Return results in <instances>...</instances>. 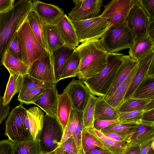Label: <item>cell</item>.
<instances>
[{
  "instance_id": "40",
  "label": "cell",
  "mask_w": 154,
  "mask_h": 154,
  "mask_svg": "<svg viewBox=\"0 0 154 154\" xmlns=\"http://www.w3.org/2000/svg\"><path fill=\"white\" fill-rule=\"evenodd\" d=\"M46 89L38 88L33 89L24 93L18 95L17 100L26 105L34 104L41 97Z\"/></svg>"
},
{
  "instance_id": "35",
  "label": "cell",
  "mask_w": 154,
  "mask_h": 154,
  "mask_svg": "<svg viewBox=\"0 0 154 154\" xmlns=\"http://www.w3.org/2000/svg\"><path fill=\"white\" fill-rule=\"evenodd\" d=\"M98 97L90 94L87 104L83 112V129L93 127L95 106Z\"/></svg>"
},
{
  "instance_id": "53",
  "label": "cell",
  "mask_w": 154,
  "mask_h": 154,
  "mask_svg": "<svg viewBox=\"0 0 154 154\" xmlns=\"http://www.w3.org/2000/svg\"><path fill=\"white\" fill-rule=\"evenodd\" d=\"M85 154H110L104 149L99 147L93 148L87 151Z\"/></svg>"
},
{
  "instance_id": "16",
  "label": "cell",
  "mask_w": 154,
  "mask_h": 154,
  "mask_svg": "<svg viewBox=\"0 0 154 154\" xmlns=\"http://www.w3.org/2000/svg\"><path fill=\"white\" fill-rule=\"evenodd\" d=\"M154 51H153L138 61L136 71L124 97L123 101L131 97L138 86L147 76L148 70L152 60L154 59Z\"/></svg>"
},
{
  "instance_id": "11",
  "label": "cell",
  "mask_w": 154,
  "mask_h": 154,
  "mask_svg": "<svg viewBox=\"0 0 154 154\" xmlns=\"http://www.w3.org/2000/svg\"><path fill=\"white\" fill-rule=\"evenodd\" d=\"M150 18L137 2L129 11L125 22L132 35L134 40L146 34V29Z\"/></svg>"
},
{
  "instance_id": "3",
  "label": "cell",
  "mask_w": 154,
  "mask_h": 154,
  "mask_svg": "<svg viewBox=\"0 0 154 154\" xmlns=\"http://www.w3.org/2000/svg\"><path fill=\"white\" fill-rule=\"evenodd\" d=\"M122 54L110 53L106 66L96 75L83 82L91 94L104 98L110 88L122 62Z\"/></svg>"
},
{
  "instance_id": "48",
  "label": "cell",
  "mask_w": 154,
  "mask_h": 154,
  "mask_svg": "<svg viewBox=\"0 0 154 154\" xmlns=\"http://www.w3.org/2000/svg\"><path fill=\"white\" fill-rule=\"evenodd\" d=\"M14 2V0H0V14L12 8L15 4Z\"/></svg>"
},
{
  "instance_id": "54",
  "label": "cell",
  "mask_w": 154,
  "mask_h": 154,
  "mask_svg": "<svg viewBox=\"0 0 154 154\" xmlns=\"http://www.w3.org/2000/svg\"><path fill=\"white\" fill-rule=\"evenodd\" d=\"M140 150V145L129 146L125 154H139Z\"/></svg>"
},
{
  "instance_id": "10",
  "label": "cell",
  "mask_w": 154,
  "mask_h": 154,
  "mask_svg": "<svg viewBox=\"0 0 154 154\" xmlns=\"http://www.w3.org/2000/svg\"><path fill=\"white\" fill-rule=\"evenodd\" d=\"M75 4L67 15L72 21H79L99 16L103 5V0H74Z\"/></svg>"
},
{
  "instance_id": "55",
  "label": "cell",
  "mask_w": 154,
  "mask_h": 154,
  "mask_svg": "<svg viewBox=\"0 0 154 154\" xmlns=\"http://www.w3.org/2000/svg\"><path fill=\"white\" fill-rule=\"evenodd\" d=\"M147 76L154 77V59L151 62L148 70Z\"/></svg>"
},
{
  "instance_id": "2",
  "label": "cell",
  "mask_w": 154,
  "mask_h": 154,
  "mask_svg": "<svg viewBox=\"0 0 154 154\" xmlns=\"http://www.w3.org/2000/svg\"><path fill=\"white\" fill-rule=\"evenodd\" d=\"M32 1H19L9 10L0 14V67L12 38L32 11Z\"/></svg>"
},
{
  "instance_id": "32",
  "label": "cell",
  "mask_w": 154,
  "mask_h": 154,
  "mask_svg": "<svg viewBox=\"0 0 154 154\" xmlns=\"http://www.w3.org/2000/svg\"><path fill=\"white\" fill-rule=\"evenodd\" d=\"M141 121L129 123H118L104 128L100 131L102 133H114L119 134L125 137L127 141Z\"/></svg>"
},
{
  "instance_id": "43",
  "label": "cell",
  "mask_w": 154,
  "mask_h": 154,
  "mask_svg": "<svg viewBox=\"0 0 154 154\" xmlns=\"http://www.w3.org/2000/svg\"><path fill=\"white\" fill-rule=\"evenodd\" d=\"M66 152L69 154H78L77 147L72 135L61 143L56 149V154H62Z\"/></svg>"
},
{
  "instance_id": "41",
  "label": "cell",
  "mask_w": 154,
  "mask_h": 154,
  "mask_svg": "<svg viewBox=\"0 0 154 154\" xmlns=\"http://www.w3.org/2000/svg\"><path fill=\"white\" fill-rule=\"evenodd\" d=\"M143 110L119 113L118 119L120 123L138 122L141 121Z\"/></svg>"
},
{
  "instance_id": "60",
  "label": "cell",
  "mask_w": 154,
  "mask_h": 154,
  "mask_svg": "<svg viewBox=\"0 0 154 154\" xmlns=\"http://www.w3.org/2000/svg\"><path fill=\"white\" fill-rule=\"evenodd\" d=\"M62 154H69L68 153H67L66 152H63V153Z\"/></svg>"
},
{
  "instance_id": "5",
  "label": "cell",
  "mask_w": 154,
  "mask_h": 154,
  "mask_svg": "<svg viewBox=\"0 0 154 154\" xmlns=\"http://www.w3.org/2000/svg\"><path fill=\"white\" fill-rule=\"evenodd\" d=\"M17 32L21 45L22 61L30 66L47 51L35 37L26 20Z\"/></svg>"
},
{
  "instance_id": "14",
  "label": "cell",
  "mask_w": 154,
  "mask_h": 154,
  "mask_svg": "<svg viewBox=\"0 0 154 154\" xmlns=\"http://www.w3.org/2000/svg\"><path fill=\"white\" fill-rule=\"evenodd\" d=\"M32 11L35 12L44 23L55 25L64 14L62 9L56 5L36 0L32 1Z\"/></svg>"
},
{
  "instance_id": "36",
  "label": "cell",
  "mask_w": 154,
  "mask_h": 154,
  "mask_svg": "<svg viewBox=\"0 0 154 154\" xmlns=\"http://www.w3.org/2000/svg\"><path fill=\"white\" fill-rule=\"evenodd\" d=\"M150 101L130 98L123 101L117 108V110L119 113H122L143 110Z\"/></svg>"
},
{
  "instance_id": "44",
  "label": "cell",
  "mask_w": 154,
  "mask_h": 154,
  "mask_svg": "<svg viewBox=\"0 0 154 154\" xmlns=\"http://www.w3.org/2000/svg\"><path fill=\"white\" fill-rule=\"evenodd\" d=\"M137 2L150 19L154 18V0H137Z\"/></svg>"
},
{
  "instance_id": "27",
  "label": "cell",
  "mask_w": 154,
  "mask_h": 154,
  "mask_svg": "<svg viewBox=\"0 0 154 154\" xmlns=\"http://www.w3.org/2000/svg\"><path fill=\"white\" fill-rule=\"evenodd\" d=\"M131 98L147 100L154 99V77L147 76L144 79Z\"/></svg>"
},
{
  "instance_id": "50",
  "label": "cell",
  "mask_w": 154,
  "mask_h": 154,
  "mask_svg": "<svg viewBox=\"0 0 154 154\" xmlns=\"http://www.w3.org/2000/svg\"><path fill=\"white\" fill-rule=\"evenodd\" d=\"M141 120L154 122V109L144 112L142 115Z\"/></svg>"
},
{
  "instance_id": "49",
  "label": "cell",
  "mask_w": 154,
  "mask_h": 154,
  "mask_svg": "<svg viewBox=\"0 0 154 154\" xmlns=\"http://www.w3.org/2000/svg\"><path fill=\"white\" fill-rule=\"evenodd\" d=\"M154 139H153L140 144L139 154H146L154 144Z\"/></svg>"
},
{
  "instance_id": "58",
  "label": "cell",
  "mask_w": 154,
  "mask_h": 154,
  "mask_svg": "<svg viewBox=\"0 0 154 154\" xmlns=\"http://www.w3.org/2000/svg\"><path fill=\"white\" fill-rule=\"evenodd\" d=\"M41 154H56V150L52 152L48 153H42Z\"/></svg>"
},
{
  "instance_id": "6",
  "label": "cell",
  "mask_w": 154,
  "mask_h": 154,
  "mask_svg": "<svg viewBox=\"0 0 154 154\" xmlns=\"http://www.w3.org/2000/svg\"><path fill=\"white\" fill-rule=\"evenodd\" d=\"M100 40L107 51L112 53L129 48L134 39L125 22L118 26H111Z\"/></svg>"
},
{
  "instance_id": "38",
  "label": "cell",
  "mask_w": 154,
  "mask_h": 154,
  "mask_svg": "<svg viewBox=\"0 0 154 154\" xmlns=\"http://www.w3.org/2000/svg\"><path fill=\"white\" fill-rule=\"evenodd\" d=\"M83 114L82 112L72 109L68 123L64 131L61 143L72 135L80 116Z\"/></svg>"
},
{
  "instance_id": "12",
  "label": "cell",
  "mask_w": 154,
  "mask_h": 154,
  "mask_svg": "<svg viewBox=\"0 0 154 154\" xmlns=\"http://www.w3.org/2000/svg\"><path fill=\"white\" fill-rule=\"evenodd\" d=\"M63 91L68 94L71 102L72 109L83 112L91 94L83 82L73 79Z\"/></svg>"
},
{
  "instance_id": "59",
  "label": "cell",
  "mask_w": 154,
  "mask_h": 154,
  "mask_svg": "<svg viewBox=\"0 0 154 154\" xmlns=\"http://www.w3.org/2000/svg\"><path fill=\"white\" fill-rule=\"evenodd\" d=\"M78 154H85V153L83 151H82L80 152H78Z\"/></svg>"
},
{
  "instance_id": "34",
  "label": "cell",
  "mask_w": 154,
  "mask_h": 154,
  "mask_svg": "<svg viewBox=\"0 0 154 154\" xmlns=\"http://www.w3.org/2000/svg\"><path fill=\"white\" fill-rule=\"evenodd\" d=\"M34 35L40 43L47 51V47L44 39L43 32V23L36 14L31 11L26 19Z\"/></svg>"
},
{
  "instance_id": "42",
  "label": "cell",
  "mask_w": 154,
  "mask_h": 154,
  "mask_svg": "<svg viewBox=\"0 0 154 154\" xmlns=\"http://www.w3.org/2000/svg\"><path fill=\"white\" fill-rule=\"evenodd\" d=\"M6 52L23 61L21 45L17 32L13 37Z\"/></svg>"
},
{
  "instance_id": "17",
  "label": "cell",
  "mask_w": 154,
  "mask_h": 154,
  "mask_svg": "<svg viewBox=\"0 0 154 154\" xmlns=\"http://www.w3.org/2000/svg\"><path fill=\"white\" fill-rule=\"evenodd\" d=\"M122 63L117 71L110 88L103 98L105 100L112 95L137 64L138 61L131 58L129 55L122 54Z\"/></svg>"
},
{
  "instance_id": "46",
  "label": "cell",
  "mask_w": 154,
  "mask_h": 154,
  "mask_svg": "<svg viewBox=\"0 0 154 154\" xmlns=\"http://www.w3.org/2000/svg\"><path fill=\"white\" fill-rule=\"evenodd\" d=\"M13 142L8 140L0 141V154H14Z\"/></svg>"
},
{
  "instance_id": "4",
  "label": "cell",
  "mask_w": 154,
  "mask_h": 154,
  "mask_svg": "<svg viewBox=\"0 0 154 154\" xmlns=\"http://www.w3.org/2000/svg\"><path fill=\"white\" fill-rule=\"evenodd\" d=\"M64 130L57 117L46 114L38 139L42 153L54 151L61 144Z\"/></svg>"
},
{
  "instance_id": "28",
  "label": "cell",
  "mask_w": 154,
  "mask_h": 154,
  "mask_svg": "<svg viewBox=\"0 0 154 154\" xmlns=\"http://www.w3.org/2000/svg\"><path fill=\"white\" fill-rule=\"evenodd\" d=\"M137 65V64L132 70L127 79L118 86L112 95L105 100L112 107L117 108L123 101L124 97L136 71Z\"/></svg>"
},
{
  "instance_id": "57",
  "label": "cell",
  "mask_w": 154,
  "mask_h": 154,
  "mask_svg": "<svg viewBox=\"0 0 154 154\" xmlns=\"http://www.w3.org/2000/svg\"><path fill=\"white\" fill-rule=\"evenodd\" d=\"M146 154H154V144L152 145L151 148Z\"/></svg>"
},
{
  "instance_id": "31",
  "label": "cell",
  "mask_w": 154,
  "mask_h": 154,
  "mask_svg": "<svg viewBox=\"0 0 154 154\" xmlns=\"http://www.w3.org/2000/svg\"><path fill=\"white\" fill-rule=\"evenodd\" d=\"M3 65L7 69L10 74L20 75L22 76L28 73L30 67L7 52L4 55Z\"/></svg>"
},
{
  "instance_id": "30",
  "label": "cell",
  "mask_w": 154,
  "mask_h": 154,
  "mask_svg": "<svg viewBox=\"0 0 154 154\" xmlns=\"http://www.w3.org/2000/svg\"><path fill=\"white\" fill-rule=\"evenodd\" d=\"M56 85L55 83L48 82L39 80L27 73L22 76L21 86L18 95L22 94L35 89L52 88L56 87Z\"/></svg>"
},
{
  "instance_id": "9",
  "label": "cell",
  "mask_w": 154,
  "mask_h": 154,
  "mask_svg": "<svg viewBox=\"0 0 154 154\" xmlns=\"http://www.w3.org/2000/svg\"><path fill=\"white\" fill-rule=\"evenodd\" d=\"M137 0H112L104 6V10L100 15L108 18L112 26H116L125 22L131 8Z\"/></svg>"
},
{
  "instance_id": "39",
  "label": "cell",
  "mask_w": 154,
  "mask_h": 154,
  "mask_svg": "<svg viewBox=\"0 0 154 154\" xmlns=\"http://www.w3.org/2000/svg\"><path fill=\"white\" fill-rule=\"evenodd\" d=\"M82 148L84 153L96 147L104 149L102 144L96 138L88 132L85 129H83L81 136Z\"/></svg>"
},
{
  "instance_id": "21",
  "label": "cell",
  "mask_w": 154,
  "mask_h": 154,
  "mask_svg": "<svg viewBox=\"0 0 154 154\" xmlns=\"http://www.w3.org/2000/svg\"><path fill=\"white\" fill-rule=\"evenodd\" d=\"M103 145L104 149L110 154H125L129 146L126 142L115 141L105 136L93 127L85 128Z\"/></svg>"
},
{
  "instance_id": "56",
  "label": "cell",
  "mask_w": 154,
  "mask_h": 154,
  "mask_svg": "<svg viewBox=\"0 0 154 154\" xmlns=\"http://www.w3.org/2000/svg\"><path fill=\"white\" fill-rule=\"evenodd\" d=\"M154 109V99L151 100L146 105L143 110L146 112Z\"/></svg>"
},
{
  "instance_id": "61",
  "label": "cell",
  "mask_w": 154,
  "mask_h": 154,
  "mask_svg": "<svg viewBox=\"0 0 154 154\" xmlns=\"http://www.w3.org/2000/svg\"></svg>"
},
{
  "instance_id": "45",
  "label": "cell",
  "mask_w": 154,
  "mask_h": 154,
  "mask_svg": "<svg viewBox=\"0 0 154 154\" xmlns=\"http://www.w3.org/2000/svg\"><path fill=\"white\" fill-rule=\"evenodd\" d=\"M119 122L118 119L114 120H102L96 119L94 121L93 127L96 130L100 131L104 128Z\"/></svg>"
},
{
  "instance_id": "7",
  "label": "cell",
  "mask_w": 154,
  "mask_h": 154,
  "mask_svg": "<svg viewBox=\"0 0 154 154\" xmlns=\"http://www.w3.org/2000/svg\"><path fill=\"white\" fill-rule=\"evenodd\" d=\"M20 103L8 115L5 122V135L14 143L32 138L25 123L26 109Z\"/></svg>"
},
{
  "instance_id": "23",
  "label": "cell",
  "mask_w": 154,
  "mask_h": 154,
  "mask_svg": "<svg viewBox=\"0 0 154 154\" xmlns=\"http://www.w3.org/2000/svg\"><path fill=\"white\" fill-rule=\"evenodd\" d=\"M43 112L37 106L31 107L26 110L25 123L31 137L38 139L42 126Z\"/></svg>"
},
{
  "instance_id": "19",
  "label": "cell",
  "mask_w": 154,
  "mask_h": 154,
  "mask_svg": "<svg viewBox=\"0 0 154 154\" xmlns=\"http://www.w3.org/2000/svg\"><path fill=\"white\" fill-rule=\"evenodd\" d=\"M154 40L147 34L140 36L133 40L129 48V56L138 61L154 51Z\"/></svg>"
},
{
  "instance_id": "33",
  "label": "cell",
  "mask_w": 154,
  "mask_h": 154,
  "mask_svg": "<svg viewBox=\"0 0 154 154\" xmlns=\"http://www.w3.org/2000/svg\"><path fill=\"white\" fill-rule=\"evenodd\" d=\"M22 76L20 75L10 74L3 97L4 105H8L13 96L19 92L21 86Z\"/></svg>"
},
{
  "instance_id": "1",
  "label": "cell",
  "mask_w": 154,
  "mask_h": 154,
  "mask_svg": "<svg viewBox=\"0 0 154 154\" xmlns=\"http://www.w3.org/2000/svg\"><path fill=\"white\" fill-rule=\"evenodd\" d=\"M75 49L79 51L80 58L75 77L83 82L98 74L107 64L110 53L100 39L82 42Z\"/></svg>"
},
{
  "instance_id": "51",
  "label": "cell",
  "mask_w": 154,
  "mask_h": 154,
  "mask_svg": "<svg viewBox=\"0 0 154 154\" xmlns=\"http://www.w3.org/2000/svg\"><path fill=\"white\" fill-rule=\"evenodd\" d=\"M102 133L105 136L115 141L119 142L127 141V139L125 137L119 134L114 133Z\"/></svg>"
},
{
  "instance_id": "26",
  "label": "cell",
  "mask_w": 154,
  "mask_h": 154,
  "mask_svg": "<svg viewBox=\"0 0 154 154\" xmlns=\"http://www.w3.org/2000/svg\"><path fill=\"white\" fill-rule=\"evenodd\" d=\"M118 117L117 108L112 106L103 98L98 97L95 106L94 119L114 120Z\"/></svg>"
},
{
  "instance_id": "13",
  "label": "cell",
  "mask_w": 154,
  "mask_h": 154,
  "mask_svg": "<svg viewBox=\"0 0 154 154\" xmlns=\"http://www.w3.org/2000/svg\"><path fill=\"white\" fill-rule=\"evenodd\" d=\"M28 73L39 80L55 83L51 56L48 51L33 63L29 69Z\"/></svg>"
},
{
  "instance_id": "22",
  "label": "cell",
  "mask_w": 154,
  "mask_h": 154,
  "mask_svg": "<svg viewBox=\"0 0 154 154\" xmlns=\"http://www.w3.org/2000/svg\"><path fill=\"white\" fill-rule=\"evenodd\" d=\"M154 139V122L142 121L137 127L127 143L129 146L140 145Z\"/></svg>"
},
{
  "instance_id": "20",
  "label": "cell",
  "mask_w": 154,
  "mask_h": 154,
  "mask_svg": "<svg viewBox=\"0 0 154 154\" xmlns=\"http://www.w3.org/2000/svg\"><path fill=\"white\" fill-rule=\"evenodd\" d=\"M59 94L56 87L46 89L34 104L40 108L46 114L57 117L56 112Z\"/></svg>"
},
{
  "instance_id": "25",
  "label": "cell",
  "mask_w": 154,
  "mask_h": 154,
  "mask_svg": "<svg viewBox=\"0 0 154 154\" xmlns=\"http://www.w3.org/2000/svg\"><path fill=\"white\" fill-rule=\"evenodd\" d=\"M70 99L64 91L59 94L57 109V118L64 131L68 123L72 110Z\"/></svg>"
},
{
  "instance_id": "18",
  "label": "cell",
  "mask_w": 154,
  "mask_h": 154,
  "mask_svg": "<svg viewBox=\"0 0 154 154\" xmlns=\"http://www.w3.org/2000/svg\"><path fill=\"white\" fill-rule=\"evenodd\" d=\"M56 25L64 45L74 49L79 46V42L72 21L64 14Z\"/></svg>"
},
{
  "instance_id": "24",
  "label": "cell",
  "mask_w": 154,
  "mask_h": 154,
  "mask_svg": "<svg viewBox=\"0 0 154 154\" xmlns=\"http://www.w3.org/2000/svg\"><path fill=\"white\" fill-rule=\"evenodd\" d=\"M43 32L47 51L50 55L55 50L64 45L56 25L43 23Z\"/></svg>"
},
{
  "instance_id": "8",
  "label": "cell",
  "mask_w": 154,
  "mask_h": 154,
  "mask_svg": "<svg viewBox=\"0 0 154 154\" xmlns=\"http://www.w3.org/2000/svg\"><path fill=\"white\" fill-rule=\"evenodd\" d=\"M79 42L98 40L112 26L108 18L99 15L91 19L72 21Z\"/></svg>"
},
{
  "instance_id": "47",
  "label": "cell",
  "mask_w": 154,
  "mask_h": 154,
  "mask_svg": "<svg viewBox=\"0 0 154 154\" xmlns=\"http://www.w3.org/2000/svg\"><path fill=\"white\" fill-rule=\"evenodd\" d=\"M10 106L4 105L3 97L0 95V125L9 113Z\"/></svg>"
},
{
  "instance_id": "29",
  "label": "cell",
  "mask_w": 154,
  "mask_h": 154,
  "mask_svg": "<svg viewBox=\"0 0 154 154\" xmlns=\"http://www.w3.org/2000/svg\"><path fill=\"white\" fill-rule=\"evenodd\" d=\"M13 143L14 154H41L38 139L32 138Z\"/></svg>"
},
{
  "instance_id": "37",
  "label": "cell",
  "mask_w": 154,
  "mask_h": 154,
  "mask_svg": "<svg viewBox=\"0 0 154 154\" xmlns=\"http://www.w3.org/2000/svg\"><path fill=\"white\" fill-rule=\"evenodd\" d=\"M80 62L79 52L75 49L62 73L60 80L71 77H75L76 72L79 66Z\"/></svg>"
},
{
  "instance_id": "52",
  "label": "cell",
  "mask_w": 154,
  "mask_h": 154,
  "mask_svg": "<svg viewBox=\"0 0 154 154\" xmlns=\"http://www.w3.org/2000/svg\"><path fill=\"white\" fill-rule=\"evenodd\" d=\"M146 34L154 40V18L150 19L147 27Z\"/></svg>"
},
{
  "instance_id": "15",
  "label": "cell",
  "mask_w": 154,
  "mask_h": 154,
  "mask_svg": "<svg viewBox=\"0 0 154 154\" xmlns=\"http://www.w3.org/2000/svg\"><path fill=\"white\" fill-rule=\"evenodd\" d=\"M75 49L64 45L55 50L51 55L55 83L61 76Z\"/></svg>"
}]
</instances>
